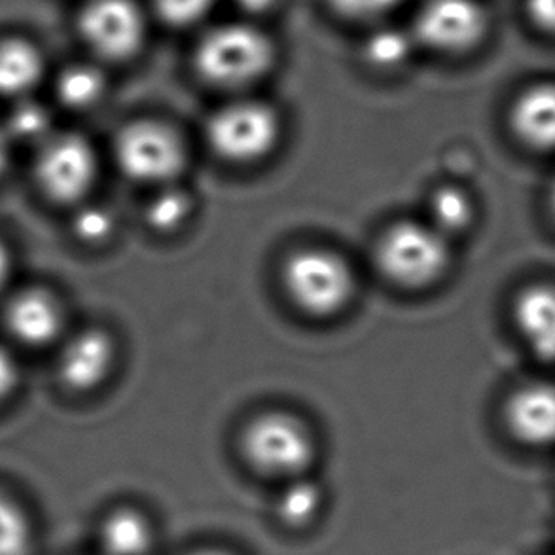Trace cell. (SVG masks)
<instances>
[{"label":"cell","instance_id":"6da1fadb","mask_svg":"<svg viewBox=\"0 0 555 555\" xmlns=\"http://www.w3.org/2000/svg\"><path fill=\"white\" fill-rule=\"evenodd\" d=\"M375 262L397 285H433L450 266L448 237L428 222H398L383 233L375 248Z\"/></svg>","mask_w":555,"mask_h":555},{"label":"cell","instance_id":"7a4b0ae2","mask_svg":"<svg viewBox=\"0 0 555 555\" xmlns=\"http://www.w3.org/2000/svg\"><path fill=\"white\" fill-rule=\"evenodd\" d=\"M283 283L298 308L311 315L338 313L353 296L354 279L349 263L324 248H304L285 263Z\"/></svg>","mask_w":555,"mask_h":555},{"label":"cell","instance_id":"3957f363","mask_svg":"<svg viewBox=\"0 0 555 555\" xmlns=\"http://www.w3.org/2000/svg\"><path fill=\"white\" fill-rule=\"evenodd\" d=\"M273 48L260 30L248 25H222L210 30L195 52L199 75L218 86L253 82L270 68Z\"/></svg>","mask_w":555,"mask_h":555},{"label":"cell","instance_id":"277c9868","mask_svg":"<svg viewBox=\"0 0 555 555\" xmlns=\"http://www.w3.org/2000/svg\"><path fill=\"white\" fill-rule=\"evenodd\" d=\"M281 137V121L271 106L240 101L220 108L207 126V141L220 158L248 164L268 156Z\"/></svg>","mask_w":555,"mask_h":555},{"label":"cell","instance_id":"5b68a950","mask_svg":"<svg viewBox=\"0 0 555 555\" xmlns=\"http://www.w3.org/2000/svg\"><path fill=\"white\" fill-rule=\"evenodd\" d=\"M248 463L271 476H296L313 459V438L308 428L288 413H263L243 433Z\"/></svg>","mask_w":555,"mask_h":555},{"label":"cell","instance_id":"8992f818","mask_svg":"<svg viewBox=\"0 0 555 555\" xmlns=\"http://www.w3.org/2000/svg\"><path fill=\"white\" fill-rule=\"evenodd\" d=\"M116 159L133 181L169 184L186 159L181 137L159 121H135L116 139Z\"/></svg>","mask_w":555,"mask_h":555},{"label":"cell","instance_id":"52a82bcc","mask_svg":"<svg viewBox=\"0 0 555 555\" xmlns=\"http://www.w3.org/2000/svg\"><path fill=\"white\" fill-rule=\"evenodd\" d=\"M98 158L80 135L48 137L37 159V181L53 202L73 203L90 192Z\"/></svg>","mask_w":555,"mask_h":555},{"label":"cell","instance_id":"ba28073f","mask_svg":"<svg viewBox=\"0 0 555 555\" xmlns=\"http://www.w3.org/2000/svg\"><path fill=\"white\" fill-rule=\"evenodd\" d=\"M80 29L93 52L106 60H126L143 42V15L131 0H91Z\"/></svg>","mask_w":555,"mask_h":555},{"label":"cell","instance_id":"9c48e42d","mask_svg":"<svg viewBox=\"0 0 555 555\" xmlns=\"http://www.w3.org/2000/svg\"><path fill=\"white\" fill-rule=\"evenodd\" d=\"M415 30L430 48L459 52L480 40L486 14L476 0H427L417 15Z\"/></svg>","mask_w":555,"mask_h":555},{"label":"cell","instance_id":"30bf717a","mask_svg":"<svg viewBox=\"0 0 555 555\" xmlns=\"http://www.w3.org/2000/svg\"><path fill=\"white\" fill-rule=\"evenodd\" d=\"M506 425L512 436L527 446L555 443V385L529 383L516 390L506 404Z\"/></svg>","mask_w":555,"mask_h":555},{"label":"cell","instance_id":"8fae6325","mask_svg":"<svg viewBox=\"0 0 555 555\" xmlns=\"http://www.w3.org/2000/svg\"><path fill=\"white\" fill-rule=\"evenodd\" d=\"M116 347L106 332L83 331L68 341L60 357L61 382L73 390H91L113 370Z\"/></svg>","mask_w":555,"mask_h":555},{"label":"cell","instance_id":"7c38bea8","mask_svg":"<svg viewBox=\"0 0 555 555\" xmlns=\"http://www.w3.org/2000/svg\"><path fill=\"white\" fill-rule=\"evenodd\" d=\"M8 331L27 346H46L60 336L63 309L44 288H25L7 306Z\"/></svg>","mask_w":555,"mask_h":555},{"label":"cell","instance_id":"4fadbf2b","mask_svg":"<svg viewBox=\"0 0 555 555\" xmlns=\"http://www.w3.org/2000/svg\"><path fill=\"white\" fill-rule=\"evenodd\" d=\"M514 323L542 361H555V286H527L514 301Z\"/></svg>","mask_w":555,"mask_h":555},{"label":"cell","instance_id":"5bb4252c","mask_svg":"<svg viewBox=\"0 0 555 555\" xmlns=\"http://www.w3.org/2000/svg\"><path fill=\"white\" fill-rule=\"evenodd\" d=\"M512 128L534 151H555V83H537L512 106Z\"/></svg>","mask_w":555,"mask_h":555},{"label":"cell","instance_id":"9a60e30c","mask_svg":"<svg viewBox=\"0 0 555 555\" xmlns=\"http://www.w3.org/2000/svg\"><path fill=\"white\" fill-rule=\"evenodd\" d=\"M42 76V57L35 46L23 40L0 44V93L22 98Z\"/></svg>","mask_w":555,"mask_h":555},{"label":"cell","instance_id":"2e32d148","mask_svg":"<svg viewBox=\"0 0 555 555\" xmlns=\"http://www.w3.org/2000/svg\"><path fill=\"white\" fill-rule=\"evenodd\" d=\"M101 542L108 555H143L151 546V529L137 512H114L101 527Z\"/></svg>","mask_w":555,"mask_h":555},{"label":"cell","instance_id":"e0dca14e","mask_svg":"<svg viewBox=\"0 0 555 555\" xmlns=\"http://www.w3.org/2000/svg\"><path fill=\"white\" fill-rule=\"evenodd\" d=\"M430 222L435 230L442 233L443 237H450L463 232L473 224L474 205L470 197L459 188L443 186L436 190L430 203Z\"/></svg>","mask_w":555,"mask_h":555},{"label":"cell","instance_id":"ac0fdd59","mask_svg":"<svg viewBox=\"0 0 555 555\" xmlns=\"http://www.w3.org/2000/svg\"><path fill=\"white\" fill-rule=\"evenodd\" d=\"M105 93V80L98 68L90 65H75L67 68L57 80V95L63 105L70 108H90Z\"/></svg>","mask_w":555,"mask_h":555},{"label":"cell","instance_id":"d6986e66","mask_svg":"<svg viewBox=\"0 0 555 555\" xmlns=\"http://www.w3.org/2000/svg\"><path fill=\"white\" fill-rule=\"evenodd\" d=\"M33 529L22 508L0 495V555H30Z\"/></svg>","mask_w":555,"mask_h":555},{"label":"cell","instance_id":"ffe728a7","mask_svg":"<svg viewBox=\"0 0 555 555\" xmlns=\"http://www.w3.org/2000/svg\"><path fill=\"white\" fill-rule=\"evenodd\" d=\"M192 212V197L181 188L167 186L152 199L146 218L159 232H173L186 222Z\"/></svg>","mask_w":555,"mask_h":555},{"label":"cell","instance_id":"44dd1931","mask_svg":"<svg viewBox=\"0 0 555 555\" xmlns=\"http://www.w3.org/2000/svg\"><path fill=\"white\" fill-rule=\"evenodd\" d=\"M321 491L313 481H294L279 501V516L291 526H300L315 516Z\"/></svg>","mask_w":555,"mask_h":555},{"label":"cell","instance_id":"7402d4cb","mask_svg":"<svg viewBox=\"0 0 555 555\" xmlns=\"http://www.w3.org/2000/svg\"><path fill=\"white\" fill-rule=\"evenodd\" d=\"M410 52H412L410 38L398 29L377 30L366 44V55L375 67H398L408 60Z\"/></svg>","mask_w":555,"mask_h":555},{"label":"cell","instance_id":"603a6c76","mask_svg":"<svg viewBox=\"0 0 555 555\" xmlns=\"http://www.w3.org/2000/svg\"><path fill=\"white\" fill-rule=\"evenodd\" d=\"M50 124H52L50 113L44 106L38 105L35 101H22L10 114L8 133L25 143L40 141V139H48Z\"/></svg>","mask_w":555,"mask_h":555},{"label":"cell","instance_id":"cb8c5ba5","mask_svg":"<svg viewBox=\"0 0 555 555\" xmlns=\"http://www.w3.org/2000/svg\"><path fill=\"white\" fill-rule=\"evenodd\" d=\"M76 237L90 243V245H99L103 241L108 240L114 232V217L111 210L103 207H86L80 210L73 222Z\"/></svg>","mask_w":555,"mask_h":555},{"label":"cell","instance_id":"d4e9b609","mask_svg":"<svg viewBox=\"0 0 555 555\" xmlns=\"http://www.w3.org/2000/svg\"><path fill=\"white\" fill-rule=\"evenodd\" d=\"M212 0H156L159 15L173 25H190L197 22Z\"/></svg>","mask_w":555,"mask_h":555},{"label":"cell","instance_id":"484cf974","mask_svg":"<svg viewBox=\"0 0 555 555\" xmlns=\"http://www.w3.org/2000/svg\"><path fill=\"white\" fill-rule=\"evenodd\" d=\"M332 7L349 17H375L389 12L398 4V0H331Z\"/></svg>","mask_w":555,"mask_h":555},{"label":"cell","instance_id":"4316f807","mask_svg":"<svg viewBox=\"0 0 555 555\" xmlns=\"http://www.w3.org/2000/svg\"><path fill=\"white\" fill-rule=\"evenodd\" d=\"M527 10L539 27L555 33V0H527Z\"/></svg>","mask_w":555,"mask_h":555},{"label":"cell","instance_id":"83f0119b","mask_svg":"<svg viewBox=\"0 0 555 555\" xmlns=\"http://www.w3.org/2000/svg\"><path fill=\"white\" fill-rule=\"evenodd\" d=\"M15 382H17V369H15L14 359L10 357L7 349L0 347V400L14 389Z\"/></svg>","mask_w":555,"mask_h":555},{"label":"cell","instance_id":"f1b7e54d","mask_svg":"<svg viewBox=\"0 0 555 555\" xmlns=\"http://www.w3.org/2000/svg\"><path fill=\"white\" fill-rule=\"evenodd\" d=\"M10 268H12V258H10L7 245L0 241V291H2V286L7 285L8 278H10Z\"/></svg>","mask_w":555,"mask_h":555},{"label":"cell","instance_id":"f546056e","mask_svg":"<svg viewBox=\"0 0 555 555\" xmlns=\"http://www.w3.org/2000/svg\"><path fill=\"white\" fill-rule=\"evenodd\" d=\"M273 2H275V0H237V4H240V7L245 8V10H250V12H262V10H268Z\"/></svg>","mask_w":555,"mask_h":555},{"label":"cell","instance_id":"4dcf8cb0","mask_svg":"<svg viewBox=\"0 0 555 555\" xmlns=\"http://www.w3.org/2000/svg\"><path fill=\"white\" fill-rule=\"evenodd\" d=\"M8 162V137L2 129H0V173L4 171Z\"/></svg>","mask_w":555,"mask_h":555},{"label":"cell","instance_id":"1f68e13d","mask_svg":"<svg viewBox=\"0 0 555 555\" xmlns=\"http://www.w3.org/2000/svg\"><path fill=\"white\" fill-rule=\"evenodd\" d=\"M550 203H552V210H554V217H555V184H554V188H552V199H550Z\"/></svg>","mask_w":555,"mask_h":555},{"label":"cell","instance_id":"d6a6232c","mask_svg":"<svg viewBox=\"0 0 555 555\" xmlns=\"http://www.w3.org/2000/svg\"><path fill=\"white\" fill-rule=\"evenodd\" d=\"M197 555H222V554H212V552H209V554H197Z\"/></svg>","mask_w":555,"mask_h":555}]
</instances>
